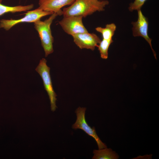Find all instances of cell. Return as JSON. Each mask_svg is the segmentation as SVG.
<instances>
[{"label": "cell", "mask_w": 159, "mask_h": 159, "mask_svg": "<svg viewBox=\"0 0 159 159\" xmlns=\"http://www.w3.org/2000/svg\"><path fill=\"white\" fill-rule=\"evenodd\" d=\"M2 0H0V3H1Z\"/></svg>", "instance_id": "obj_15"}, {"label": "cell", "mask_w": 159, "mask_h": 159, "mask_svg": "<svg viewBox=\"0 0 159 159\" xmlns=\"http://www.w3.org/2000/svg\"><path fill=\"white\" fill-rule=\"evenodd\" d=\"M99 0V1H102V0Z\"/></svg>", "instance_id": "obj_16"}, {"label": "cell", "mask_w": 159, "mask_h": 159, "mask_svg": "<svg viewBox=\"0 0 159 159\" xmlns=\"http://www.w3.org/2000/svg\"><path fill=\"white\" fill-rule=\"evenodd\" d=\"M113 42L112 39L106 40L102 39L98 46L100 57L103 59H107L108 57V49L110 44Z\"/></svg>", "instance_id": "obj_13"}, {"label": "cell", "mask_w": 159, "mask_h": 159, "mask_svg": "<svg viewBox=\"0 0 159 159\" xmlns=\"http://www.w3.org/2000/svg\"><path fill=\"white\" fill-rule=\"evenodd\" d=\"M86 108L79 107L75 112L77 119L72 125V128L74 130L80 129L83 130L89 135L93 138L96 141L99 149L107 148L106 145L103 143L97 135L95 127L91 128L87 124L85 118V113Z\"/></svg>", "instance_id": "obj_5"}, {"label": "cell", "mask_w": 159, "mask_h": 159, "mask_svg": "<svg viewBox=\"0 0 159 159\" xmlns=\"http://www.w3.org/2000/svg\"><path fill=\"white\" fill-rule=\"evenodd\" d=\"M75 0H39V8L46 11L62 15L61 8L67 5H71Z\"/></svg>", "instance_id": "obj_9"}, {"label": "cell", "mask_w": 159, "mask_h": 159, "mask_svg": "<svg viewBox=\"0 0 159 159\" xmlns=\"http://www.w3.org/2000/svg\"><path fill=\"white\" fill-rule=\"evenodd\" d=\"M116 26L114 23L107 24L105 28L97 27L95 28L96 30L101 33L102 35V39L110 40L112 39Z\"/></svg>", "instance_id": "obj_12"}, {"label": "cell", "mask_w": 159, "mask_h": 159, "mask_svg": "<svg viewBox=\"0 0 159 159\" xmlns=\"http://www.w3.org/2000/svg\"><path fill=\"white\" fill-rule=\"evenodd\" d=\"M34 4H31L26 6H10L3 5L0 3V16L9 12L14 13L28 11L32 9Z\"/></svg>", "instance_id": "obj_11"}, {"label": "cell", "mask_w": 159, "mask_h": 159, "mask_svg": "<svg viewBox=\"0 0 159 159\" xmlns=\"http://www.w3.org/2000/svg\"><path fill=\"white\" fill-rule=\"evenodd\" d=\"M146 0H135L133 3L130 4L128 8L129 10L132 11L134 10H138L140 9Z\"/></svg>", "instance_id": "obj_14"}, {"label": "cell", "mask_w": 159, "mask_h": 159, "mask_svg": "<svg viewBox=\"0 0 159 159\" xmlns=\"http://www.w3.org/2000/svg\"><path fill=\"white\" fill-rule=\"evenodd\" d=\"M47 62L45 59L42 58L40 60L35 70L42 80L44 89L47 93L50 100L51 110L54 111L57 107L56 105L57 95L53 87L50 74V68L47 65Z\"/></svg>", "instance_id": "obj_3"}, {"label": "cell", "mask_w": 159, "mask_h": 159, "mask_svg": "<svg viewBox=\"0 0 159 159\" xmlns=\"http://www.w3.org/2000/svg\"><path fill=\"white\" fill-rule=\"evenodd\" d=\"M109 4V1L106 0H75L70 6L63 9L62 15L85 17L97 11H104Z\"/></svg>", "instance_id": "obj_1"}, {"label": "cell", "mask_w": 159, "mask_h": 159, "mask_svg": "<svg viewBox=\"0 0 159 159\" xmlns=\"http://www.w3.org/2000/svg\"><path fill=\"white\" fill-rule=\"evenodd\" d=\"M59 24L67 34L72 36L88 32L82 22L83 17L80 16H63Z\"/></svg>", "instance_id": "obj_6"}, {"label": "cell", "mask_w": 159, "mask_h": 159, "mask_svg": "<svg viewBox=\"0 0 159 159\" xmlns=\"http://www.w3.org/2000/svg\"><path fill=\"white\" fill-rule=\"evenodd\" d=\"M58 15L57 13H54L44 21L39 20L34 22V27L38 33L45 57L54 51V38L52 35L50 26L53 20Z\"/></svg>", "instance_id": "obj_2"}, {"label": "cell", "mask_w": 159, "mask_h": 159, "mask_svg": "<svg viewBox=\"0 0 159 159\" xmlns=\"http://www.w3.org/2000/svg\"><path fill=\"white\" fill-rule=\"evenodd\" d=\"M53 13L44 11L38 7L34 10L28 11L24 17L19 19L0 20V28H3L6 30H8L17 24L23 22H34L40 20L42 17Z\"/></svg>", "instance_id": "obj_4"}, {"label": "cell", "mask_w": 159, "mask_h": 159, "mask_svg": "<svg viewBox=\"0 0 159 159\" xmlns=\"http://www.w3.org/2000/svg\"><path fill=\"white\" fill-rule=\"evenodd\" d=\"M74 42L80 49L94 50L97 47L101 40L95 34L88 32L79 33L72 36Z\"/></svg>", "instance_id": "obj_8"}, {"label": "cell", "mask_w": 159, "mask_h": 159, "mask_svg": "<svg viewBox=\"0 0 159 159\" xmlns=\"http://www.w3.org/2000/svg\"><path fill=\"white\" fill-rule=\"evenodd\" d=\"M138 11V19L137 21L132 22V34L134 37H143L150 45L155 58L156 59V53L152 48V39L148 34V19L143 14L141 9Z\"/></svg>", "instance_id": "obj_7"}, {"label": "cell", "mask_w": 159, "mask_h": 159, "mask_svg": "<svg viewBox=\"0 0 159 159\" xmlns=\"http://www.w3.org/2000/svg\"><path fill=\"white\" fill-rule=\"evenodd\" d=\"M93 153L92 159H117L119 158L115 151L111 148H107L98 150H95Z\"/></svg>", "instance_id": "obj_10"}]
</instances>
